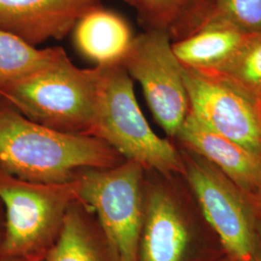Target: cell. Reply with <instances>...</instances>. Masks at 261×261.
Masks as SVG:
<instances>
[{"mask_svg":"<svg viewBox=\"0 0 261 261\" xmlns=\"http://www.w3.org/2000/svg\"><path fill=\"white\" fill-rule=\"evenodd\" d=\"M125 159L98 138L54 130L0 101V170L43 184H63L84 168H113Z\"/></svg>","mask_w":261,"mask_h":261,"instance_id":"cell-1","label":"cell"},{"mask_svg":"<svg viewBox=\"0 0 261 261\" xmlns=\"http://www.w3.org/2000/svg\"><path fill=\"white\" fill-rule=\"evenodd\" d=\"M101 73V66L79 68L61 48L47 65L0 88V97L31 121L91 136Z\"/></svg>","mask_w":261,"mask_h":261,"instance_id":"cell-2","label":"cell"},{"mask_svg":"<svg viewBox=\"0 0 261 261\" xmlns=\"http://www.w3.org/2000/svg\"><path fill=\"white\" fill-rule=\"evenodd\" d=\"M91 136L108 143L126 161L164 175L184 173L175 147L160 138L140 110L133 79L121 64L101 66Z\"/></svg>","mask_w":261,"mask_h":261,"instance_id":"cell-3","label":"cell"},{"mask_svg":"<svg viewBox=\"0 0 261 261\" xmlns=\"http://www.w3.org/2000/svg\"><path fill=\"white\" fill-rule=\"evenodd\" d=\"M145 169L124 161L113 168H84L72 180L77 200L90 208L118 261H139Z\"/></svg>","mask_w":261,"mask_h":261,"instance_id":"cell-4","label":"cell"},{"mask_svg":"<svg viewBox=\"0 0 261 261\" xmlns=\"http://www.w3.org/2000/svg\"><path fill=\"white\" fill-rule=\"evenodd\" d=\"M75 200L77 198L72 181L34 183L0 170V201L6 214L0 255L45 258Z\"/></svg>","mask_w":261,"mask_h":261,"instance_id":"cell-5","label":"cell"},{"mask_svg":"<svg viewBox=\"0 0 261 261\" xmlns=\"http://www.w3.org/2000/svg\"><path fill=\"white\" fill-rule=\"evenodd\" d=\"M121 65L141 85L154 118L176 137L190 111L183 65L174 55L169 32L149 29L134 38Z\"/></svg>","mask_w":261,"mask_h":261,"instance_id":"cell-6","label":"cell"},{"mask_svg":"<svg viewBox=\"0 0 261 261\" xmlns=\"http://www.w3.org/2000/svg\"><path fill=\"white\" fill-rule=\"evenodd\" d=\"M187 180L206 221L218 235L228 257L254 261L257 232L241 198L214 169L202 163L187 162Z\"/></svg>","mask_w":261,"mask_h":261,"instance_id":"cell-7","label":"cell"},{"mask_svg":"<svg viewBox=\"0 0 261 261\" xmlns=\"http://www.w3.org/2000/svg\"><path fill=\"white\" fill-rule=\"evenodd\" d=\"M190 112L208 129L261 155V125L252 105L232 87L183 66Z\"/></svg>","mask_w":261,"mask_h":261,"instance_id":"cell-8","label":"cell"},{"mask_svg":"<svg viewBox=\"0 0 261 261\" xmlns=\"http://www.w3.org/2000/svg\"><path fill=\"white\" fill-rule=\"evenodd\" d=\"M192 246L190 225L172 192L144 177L139 261H190Z\"/></svg>","mask_w":261,"mask_h":261,"instance_id":"cell-9","label":"cell"},{"mask_svg":"<svg viewBox=\"0 0 261 261\" xmlns=\"http://www.w3.org/2000/svg\"><path fill=\"white\" fill-rule=\"evenodd\" d=\"M101 0H0V29L36 47L67 36Z\"/></svg>","mask_w":261,"mask_h":261,"instance_id":"cell-10","label":"cell"},{"mask_svg":"<svg viewBox=\"0 0 261 261\" xmlns=\"http://www.w3.org/2000/svg\"><path fill=\"white\" fill-rule=\"evenodd\" d=\"M187 147L208 159L236 184L261 188V156L208 129L189 111L176 135Z\"/></svg>","mask_w":261,"mask_h":261,"instance_id":"cell-11","label":"cell"},{"mask_svg":"<svg viewBox=\"0 0 261 261\" xmlns=\"http://www.w3.org/2000/svg\"><path fill=\"white\" fill-rule=\"evenodd\" d=\"M72 31L79 54L96 66L121 64L135 38L129 22L101 4L86 11Z\"/></svg>","mask_w":261,"mask_h":261,"instance_id":"cell-12","label":"cell"},{"mask_svg":"<svg viewBox=\"0 0 261 261\" xmlns=\"http://www.w3.org/2000/svg\"><path fill=\"white\" fill-rule=\"evenodd\" d=\"M45 261H118L93 211L75 200Z\"/></svg>","mask_w":261,"mask_h":261,"instance_id":"cell-13","label":"cell"},{"mask_svg":"<svg viewBox=\"0 0 261 261\" xmlns=\"http://www.w3.org/2000/svg\"><path fill=\"white\" fill-rule=\"evenodd\" d=\"M256 35L218 20L172 44V49L185 67L198 71L206 68L224 70Z\"/></svg>","mask_w":261,"mask_h":261,"instance_id":"cell-14","label":"cell"},{"mask_svg":"<svg viewBox=\"0 0 261 261\" xmlns=\"http://www.w3.org/2000/svg\"><path fill=\"white\" fill-rule=\"evenodd\" d=\"M61 47L39 49L0 29V88L32 75L53 61Z\"/></svg>","mask_w":261,"mask_h":261,"instance_id":"cell-15","label":"cell"},{"mask_svg":"<svg viewBox=\"0 0 261 261\" xmlns=\"http://www.w3.org/2000/svg\"><path fill=\"white\" fill-rule=\"evenodd\" d=\"M219 21L249 34H261V0H216Z\"/></svg>","mask_w":261,"mask_h":261,"instance_id":"cell-16","label":"cell"},{"mask_svg":"<svg viewBox=\"0 0 261 261\" xmlns=\"http://www.w3.org/2000/svg\"><path fill=\"white\" fill-rule=\"evenodd\" d=\"M138 11L150 29H164L174 24L192 0H123ZM169 32V31H168Z\"/></svg>","mask_w":261,"mask_h":261,"instance_id":"cell-17","label":"cell"},{"mask_svg":"<svg viewBox=\"0 0 261 261\" xmlns=\"http://www.w3.org/2000/svg\"><path fill=\"white\" fill-rule=\"evenodd\" d=\"M224 70L231 73L244 84L261 86V34L256 35Z\"/></svg>","mask_w":261,"mask_h":261,"instance_id":"cell-18","label":"cell"},{"mask_svg":"<svg viewBox=\"0 0 261 261\" xmlns=\"http://www.w3.org/2000/svg\"><path fill=\"white\" fill-rule=\"evenodd\" d=\"M5 228H6V214H5V209L2 202L0 201V248L4 239L5 235Z\"/></svg>","mask_w":261,"mask_h":261,"instance_id":"cell-19","label":"cell"},{"mask_svg":"<svg viewBox=\"0 0 261 261\" xmlns=\"http://www.w3.org/2000/svg\"><path fill=\"white\" fill-rule=\"evenodd\" d=\"M0 261H45V258H22V257H12L0 255Z\"/></svg>","mask_w":261,"mask_h":261,"instance_id":"cell-20","label":"cell"},{"mask_svg":"<svg viewBox=\"0 0 261 261\" xmlns=\"http://www.w3.org/2000/svg\"><path fill=\"white\" fill-rule=\"evenodd\" d=\"M254 261H261V231L257 233V247Z\"/></svg>","mask_w":261,"mask_h":261,"instance_id":"cell-21","label":"cell"},{"mask_svg":"<svg viewBox=\"0 0 261 261\" xmlns=\"http://www.w3.org/2000/svg\"><path fill=\"white\" fill-rule=\"evenodd\" d=\"M221 261H235L233 260V259H231L230 257H227V258H225V259H224V260H221Z\"/></svg>","mask_w":261,"mask_h":261,"instance_id":"cell-22","label":"cell"},{"mask_svg":"<svg viewBox=\"0 0 261 261\" xmlns=\"http://www.w3.org/2000/svg\"><path fill=\"white\" fill-rule=\"evenodd\" d=\"M1 100H2V99H1V97H0V101H1Z\"/></svg>","mask_w":261,"mask_h":261,"instance_id":"cell-23","label":"cell"}]
</instances>
